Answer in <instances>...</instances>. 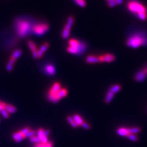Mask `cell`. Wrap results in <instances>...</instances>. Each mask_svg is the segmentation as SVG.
Returning <instances> with one entry per match:
<instances>
[{"label": "cell", "instance_id": "obj_26", "mask_svg": "<svg viewBox=\"0 0 147 147\" xmlns=\"http://www.w3.org/2000/svg\"><path fill=\"white\" fill-rule=\"evenodd\" d=\"M67 121H68L69 123L70 124V125L72 126L73 127H74V128H76V127H78V125L76 124V123H75V121L74 120L73 117L68 116L67 117Z\"/></svg>", "mask_w": 147, "mask_h": 147}, {"label": "cell", "instance_id": "obj_8", "mask_svg": "<svg viewBox=\"0 0 147 147\" xmlns=\"http://www.w3.org/2000/svg\"><path fill=\"white\" fill-rule=\"evenodd\" d=\"M37 136L39 138L40 142L47 143L49 141L48 136L45 134V130L42 128H40L37 131Z\"/></svg>", "mask_w": 147, "mask_h": 147}, {"label": "cell", "instance_id": "obj_1", "mask_svg": "<svg viewBox=\"0 0 147 147\" xmlns=\"http://www.w3.org/2000/svg\"><path fill=\"white\" fill-rule=\"evenodd\" d=\"M32 23L25 18H18L14 21V27L17 35L20 38L27 37L31 32Z\"/></svg>", "mask_w": 147, "mask_h": 147}, {"label": "cell", "instance_id": "obj_27", "mask_svg": "<svg viewBox=\"0 0 147 147\" xmlns=\"http://www.w3.org/2000/svg\"><path fill=\"white\" fill-rule=\"evenodd\" d=\"M74 1L76 5L81 7H85L87 5L86 0H74Z\"/></svg>", "mask_w": 147, "mask_h": 147}, {"label": "cell", "instance_id": "obj_22", "mask_svg": "<svg viewBox=\"0 0 147 147\" xmlns=\"http://www.w3.org/2000/svg\"><path fill=\"white\" fill-rule=\"evenodd\" d=\"M53 144L51 141H48L47 143L39 142L36 143L33 147H53Z\"/></svg>", "mask_w": 147, "mask_h": 147}, {"label": "cell", "instance_id": "obj_24", "mask_svg": "<svg viewBox=\"0 0 147 147\" xmlns=\"http://www.w3.org/2000/svg\"><path fill=\"white\" fill-rule=\"evenodd\" d=\"M70 30L65 27H63V30L62 32V37L64 39L68 38L70 36Z\"/></svg>", "mask_w": 147, "mask_h": 147}, {"label": "cell", "instance_id": "obj_12", "mask_svg": "<svg viewBox=\"0 0 147 147\" xmlns=\"http://www.w3.org/2000/svg\"><path fill=\"white\" fill-rule=\"evenodd\" d=\"M86 62L89 64H94L100 63V60L99 56H96L94 55H89L86 58Z\"/></svg>", "mask_w": 147, "mask_h": 147}, {"label": "cell", "instance_id": "obj_10", "mask_svg": "<svg viewBox=\"0 0 147 147\" xmlns=\"http://www.w3.org/2000/svg\"><path fill=\"white\" fill-rule=\"evenodd\" d=\"M22 53V51L20 49H18V50H15L12 53L8 62L14 64V63H15L16 62V61L21 56Z\"/></svg>", "mask_w": 147, "mask_h": 147}, {"label": "cell", "instance_id": "obj_13", "mask_svg": "<svg viewBox=\"0 0 147 147\" xmlns=\"http://www.w3.org/2000/svg\"><path fill=\"white\" fill-rule=\"evenodd\" d=\"M13 139L16 142H20L25 138V136L21 134L20 131L16 132L12 135Z\"/></svg>", "mask_w": 147, "mask_h": 147}, {"label": "cell", "instance_id": "obj_4", "mask_svg": "<svg viewBox=\"0 0 147 147\" xmlns=\"http://www.w3.org/2000/svg\"><path fill=\"white\" fill-rule=\"evenodd\" d=\"M126 45L132 48L147 45V36L143 33H136L129 37L126 40Z\"/></svg>", "mask_w": 147, "mask_h": 147}, {"label": "cell", "instance_id": "obj_32", "mask_svg": "<svg viewBox=\"0 0 147 147\" xmlns=\"http://www.w3.org/2000/svg\"><path fill=\"white\" fill-rule=\"evenodd\" d=\"M13 65H14V64L8 62L7 65V67H6V69H7V71H11L12 69L13 68Z\"/></svg>", "mask_w": 147, "mask_h": 147}, {"label": "cell", "instance_id": "obj_2", "mask_svg": "<svg viewBox=\"0 0 147 147\" xmlns=\"http://www.w3.org/2000/svg\"><path fill=\"white\" fill-rule=\"evenodd\" d=\"M128 10L132 14L141 20H145L147 18V9L146 7L138 1L131 0L127 4Z\"/></svg>", "mask_w": 147, "mask_h": 147}, {"label": "cell", "instance_id": "obj_29", "mask_svg": "<svg viewBox=\"0 0 147 147\" xmlns=\"http://www.w3.org/2000/svg\"><path fill=\"white\" fill-rule=\"evenodd\" d=\"M30 140L31 142L34 143H36V144L39 143V142H40L39 138L37 136H36V135L30 137Z\"/></svg>", "mask_w": 147, "mask_h": 147}, {"label": "cell", "instance_id": "obj_9", "mask_svg": "<svg viewBox=\"0 0 147 147\" xmlns=\"http://www.w3.org/2000/svg\"><path fill=\"white\" fill-rule=\"evenodd\" d=\"M28 46L32 53V56L35 59L38 58V49L35 43L32 40H29L27 42Z\"/></svg>", "mask_w": 147, "mask_h": 147}, {"label": "cell", "instance_id": "obj_30", "mask_svg": "<svg viewBox=\"0 0 147 147\" xmlns=\"http://www.w3.org/2000/svg\"><path fill=\"white\" fill-rule=\"evenodd\" d=\"M36 131L34 130H32L31 129L28 132V133L26 135V138L27 137H31L33 136H34L36 135Z\"/></svg>", "mask_w": 147, "mask_h": 147}, {"label": "cell", "instance_id": "obj_16", "mask_svg": "<svg viewBox=\"0 0 147 147\" xmlns=\"http://www.w3.org/2000/svg\"><path fill=\"white\" fill-rule=\"evenodd\" d=\"M74 22H75V18H74V17L73 16H69L64 27L68 29L69 30H71V27H72L74 24Z\"/></svg>", "mask_w": 147, "mask_h": 147}, {"label": "cell", "instance_id": "obj_18", "mask_svg": "<svg viewBox=\"0 0 147 147\" xmlns=\"http://www.w3.org/2000/svg\"><path fill=\"white\" fill-rule=\"evenodd\" d=\"M73 118L78 126H81L82 124H83V123L84 121L83 118L81 117V116L79 115H78V114L74 115Z\"/></svg>", "mask_w": 147, "mask_h": 147}, {"label": "cell", "instance_id": "obj_33", "mask_svg": "<svg viewBox=\"0 0 147 147\" xmlns=\"http://www.w3.org/2000/svg\"><path fill=\"white\" fill-rule=\"evenodd\" d=\"M81 126H82L85 129H87V130L89 129L90 128V124H88V123H86V121H84V122L83 123V124H82Z\"/></svg>", "mask_w": 147, "mask_h": 147}, {"label": "cell", "instance_id": "obj_21", "mask_svg": "<svg viewBox=\"0 0 147 147\" xmlns=\"http://www.w3.org/2000/svg\"><path fill=\"white\" fill-rule=\"evenodd\" d=\"M115 95V94L114 93L112 92L111 91L109 90V91L107 92V94H106V96H105V103H106V104L110 103L111 101V100L113 99Z\"/></svg>", "mask_w": 147, "mask_h": 147}, {"label": "cell", "instance_id": "obj_19", "mask_svg": "<svg viewBox=\"0 0 147 147\" xmlns=\"http://www.w3.org/2000/svg\"><path fill=\"white\" fill-rule=\"evenodd\" d=\"M104 56V62H107V63H111L115 60V57L113 55L111 54V53H106Z\"/></svg>", "mask_w": 147, "mask_h": 147}, {"label": "cell", "instance_id": "obj_31", "mask_svg": "<svg viewBox=\"0 0 147 147\" xmlns=\"http://www.w3.org/2000/svg\"><path fill=\"white\" fill-rule=\"evenodd\" d=\"M0 113H1L2 116H3L5 118H8L9 117V113L7 111L5 110H2L0 112Z\"/></svg>", "mask_w": 147, "mask_h": 147}, {"label": "cell", "instance_id": "obj_34", "mask_svg": "<svg viewBox=\"0 0 147 147\" xmlns=\"http://www.w3.org/2000/svg\"><path fill=\"white\" fill-rule=\"evenodd\" d=\"M3 102L0 101V112L2 110H3Z\"/></svg>", "mask_w": 147, "mask_h": 147}, {"label": "cell", "instance_id": "obj_35", "mask_svg": "<svg viewBox=\"0 0 147 147\" xmlns=\"http://www.w3.org/2000/svg\"><path fill=\"white\" fill-rule=\"evenodd\" d=\"M0 121H1V119H0Z\"/></svg>", "mask_w": 147, "mask_h": 147}, {"label": "cell", "instance_id": "obj_3", "mask_svg": "<svg viewBox=\"0 0 147 147\" xmlns=\"http://www.w3.org/2000/svg\"><path fill=\"white\" fill-rule=\"evenodd\" d=\"M68 94V90L65 88H62L61 85L58 82H55L49 89L47 98L51 102L56 103L59 100L65 97Z\"/></svg>", "mask_w": 147, "mask_h": 147}, {"label": "cell", "instance_id": "obj_5", "mask_svg": "<svg viewBox=\"0 0 147 147\" xmlns=\"http://www.w3.org/2000/svg\"><path fill=\"white\" fill-rule=\"evenodd\" d=\"M87 48V45L85 42L72 38L68 41V47H67V50L70 53L80 55L84 53Z\"/></svg>", "mask_w": 147, "mask_h": 147}, {"label": "cell", "instance_id": "obj_11", "mask_svg": "<svg viewBox=\"0 0 147 147\" xmlns=\"http://www.w3.org/2000/svg\"><path fill=\"white\" fill-rule=\"evenodd\" d=\"M49 47V42H45L41 45L40 48L38 50V58L42 57L44 53L46 52V51Z\"/></svg>", "mask_w": 147, "mask_h": 147}, {"label": "cell", "instance_id": "obj_14", "mask_svg": "<svg viewBox=\"0 0 147 147\" xmlns=\"http://www.w3.org/2000/svg\"><path fill=\"white\" fill-rule=\"evenodd\" d=\"M3 110L7 111L9 113H15L17 110L15 106L8 104H7L5 102H3Z\"/></svg>", "mask_w": 147, "mask_h": 147}, {"label": "cell", "instance_id": "obj_25", "mask_svg": "<svg viewBox=\"0 0 147 147\" xmlns=\"http://www.w3.org/2000/svg\"><path fill=\"white\" fill-rule=\"evenodd\" d=\"M128 130L130 133V134H136L139 133L141 131V129L139 127H130L128 128Z\"/></svg>", "mask_w": 147, "mask_h": 147}, {"label": "cell", "instance_id": "obj_17", "mask_svg": "<svg viewBox=\"0 0 147 147\" xmlns=\"http://www.w3.org/2000/svg\"><path fill=\"white\" fill-rule=\"evenodd\" d=\"M109 7H113L116 5H120L123 0H105Z\"/></svg>", "mask_w": 147, "mask_h": 147}, {"label": "cell", "instance_id": "obj_20", "mask_svg": "<svg viewBox=\"0 0 147 147\" xmlns=\"http://www.w3.org/2000/svg\"><path fill=\"white\" fill-rule=\"evenodd\" d=\"M45 71L49 75L53 76L56 73V70L54 67L51 64H49L46 66L45 67Z\"/></svg>", "mask_w": 147, "mask_h": 147}, {"label": "cell", "instance_id": "obj_28", "mask_svg": "<svg viewBox=\"0 0 147 147\" xmlns=\"http://www.w3.org/2000/svg\"><path fill=\"white\" fill-rule=\"evenodd\" d=\"M126 137H127L129 139H130V140H131L132 141H134V142H136L138 140V137L136 136L135 134H129V135L127 136Z\"/></svg>", "mask_w": 147, "mask_h": 147}, {"label": "cell", "instance_id": "obj_7", "mask_svg": "<svg viewBox=\"0 0 147 147\" xmlns=\"http://www.w3.org/2000/svg\"><path fill=\"white\" fill-rule=\"evenodd\" d=\"M147 76V67L142 69V70L138 72L135 76V79L137 81H142L146 79Z\"/></svg>", "mask_w": 147, "mask_h": 147}, {"label": "cell", "instance_id": "obj_23", "mask_svg": "<svg viewBox=\"0 0 147 147\" xmlns=\"http://www.w3.org/2000/svg\"><path fill=\"white\" fill-rule=\"evenodd\" d=\"M121 89V86L120 84H115V85L112 86L110 88L109 90H110L112 92L116 94L117 93H118V92H119Z\"/></svg>", "mask_w": 147, "mask_h": 147}, {"label": "cell", "instance_id": "obj_15", "mask_svg": "<svg viewBox=\"0 0 147 147\" xmlns=\"http://www.w3.org/2000/svg\"><path fill=\"white\" fill-rule=\"evenodd\" d=\"M117 133L119 136L123 137H127V135H129L130 134L129 130H128V128L124 127H121L118 128L117 130Z\"/></svg>", "mask_w": 147, "mask_h": 147}, {"label": "cell", "instance_id": "obj_6", "mask_svg": "<svg viewBox=\"0 0 147 147\" xmlns=\"http://www.w3.org/2000/svg\"><path fill=\"white\" fill-rule=\"evenodd\" d=\"M49 30V25L45 22H39L33 25L31 32L33 34L40 36L44 35Z\"/></svg>", "mask_w": 147, "mask_h": 147}]
</instances>
